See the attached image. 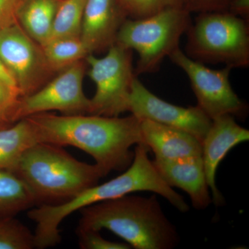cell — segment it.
<instances>
[{"instance_id":"cell-1","label":"cell","mask_w":249,"mask_h":249,"mask_svg":"<svg viewBox=\"0 0 249 249\" xmlns=\"http://www.w3.org/2000/svg\"><path fill=\"white\" fill-rule=\"evenodd\" d=\"M26 118L35 129L39 142L80 149L107 175L127 169L134 159L130 147L144 144L141 120L133 114L121 118L44 112Z\"/></svg>"},{"instance_id":"cell-2","label":"cell","mask_w":249,"mask_h":249,"mask_svg":"<svg viewBox=\"0 0 249 249\" xmlns=\"http://www.w3.org/2000/svg\"><path fill=\"white\" fill-rule=\"evenodd\" d=\"M150 149L138 144L132 163L122 175L101 185L87 188L70 200L62 204L39 205L28 212V217L36 223L35 248L55 247L61 241L59 227L64 219L86 206L116 199L134 192L148 191L164 197L180 212L189 211L188 204L178 193L167 184L160 176L152 160Z\"/></svg>"},{"instance_id":"cell-3","label":"cell","mask_w":249,"mask_h":249,"mask_svg":"<svg viewBox=\"0 0 249 249\" xmlns=\"http://www.w3.org/2000/svg\"><path fill=\"white\" fill-rule=\"evenodd\" d=\"M78 229L109 231L136 249H172L179 243L175 225L155 196H125L80 210Z\"/></svg>"},{"instance_id":"cell-4","label":"cell","mask_w":249,"mask_h":249,"mask_svg":"<svg viewBox=\"0 0 249 249\" xmlns=\"http://www.w3.org/2000/svg\"><path fill=\"white\" fill-rule=\"evenodd\" d=\"M11 171L29 187L36 206L69 201L107 175L96 163L80 161L62 146L47 142L28 149Z\"/></svg>"},{"instance_id":"cell-5","label":"cell","mask_w":249,"mask_h":249,"mask_svg":"<svg viewBox=\"0 0 249 249\" xmlns=\"http://www.w3.org/2000/svg\"><path fill=\"white\" fill-rule=\"evenodd\" d=\"M186 55L201 63L249 65V22L228 12L201 13L186 31Z\"/></svg>"},{"instance_id":"cell-6","label":"cell","mask_w":249,"mask_h":249,"mask_svg":"<svg viewBox=\"0 0 249 249\" xmlns=\"http://www.w3.org/2000/svg\"><path fill=\"white\" fill-rule=\"evenodd\" d=\"M191 22L189 11L183 7L168 8L142 19H126L115 43L139 53L136 76L154 73L179 47L180 38Z\"/></svg>"},{"instance_id":"cell-7","label":"cell","mask_w":249,"mask_h":249,"mask_svg":"<svg viewBox=\"0 0 249 249\" xmlns=\"http://www.w3.org/2000/svg\"><path fill=\"white\" fill-rule=\"evenodd\" d=\"M132 50L114 43L103 58L89 53L85 58L88 75L96 92L90 99L89 114L119 116L128 111V99L134 77Z\"/></svg>"},{"instance_id":"cell-8","label":"cell","mask_w":249,"mask_h":249,"mask_svg":"<svg viewBox=\"0 0 249 249\" xmlns=\"http://www.w3.org/2000/svg\"><path fill=\"white\" fill-rule=\"evenodd\" d=\"M168 57L186 73L197 100L198 107L211 120L227 114L234 117L246 115L247 104L236 94L229 80L231 67L211 70L189 58L179 47Z\"/></svg>"},{"instance_id":"cell-9","label":"cell","mask_w":249,"mask_h":249,"mask_svg":"<svg viewBox=\"0 0 249 249\" xmlns=\"http://www.w3.org/2000/svg\"><path fill=\"white\" fill-rule=\"evenodd\" d=\"M86 67L85 60L77 62L62 70L40 89L20 98L15 113L16 121L50 111L65 115L89 114L90 99L83 88Z\"/></svg>"},{"instance_id":"cell-10","label":"cell","mask_w":249,"mask_h":249,"mask_svg":"<svg viewBox=\"0 0 249 249\" xmlns=\"http://www.w3.org/2000/svg\"><path fill=\"white\" fill-rule=\"evenodd\" d=\"M0 60L16 80L21 98L40 89L54 72L41 46L18 22L0 29Z\"/></svg>"},{"instance_id":"cell-11","label":"cell","mask_w":249,"mask_h":249,"mask_svg":"<svg viewBox=\"0 0 249 249\" xmlns=\"http://www.w3.org/2000/svg\"><path fill=\"white\" fill-rule=\"evenodd\" d=\"M128 111L139 119H147L184 131L202 144L212 120L197 106L183 107L166 102L134 77L128 99Z\"/></svg>"},{"instance_id":"cell-12","label":"cell","mask_w":249,"mask_h":249,"mask_svg":"<svg viewBox=\"0 0 249 249\" xmlns=\"http://www.w3.org/2000/svg\"><path fill=\"white\" fill-rule=\"evenodd\" d=\"M249 139L248 129L241 127L231 115H223L212 120L202 142V160L208 185L212 193L213 203L224 204V196L215 183L216 171L223 159L232 148Z\"/></svg>"},{"instance_id":"cell-13","label":"cell","mask_w":249,"mask_h":249,"mask_svg":"<svg viewBox=\"0 0 249 249\" xmlns=\"http://www.w3.org/2000/svg\"><path fill=\"white\" fill-rule=\"evenodd\" d=\"M126 15L117 0H86L80 39L90 53L108 49L115 43Z\"/></svg>"},{"instance_id":"cell-14","label":"cell","mask_w":249,"mask_h":249,"mask_svg":"<svg viewBox=\"0 0 249 249\" xmlns=\"http://www.w3.org/2000/svg\"><path fill=\"white\" fill-rule=\"evenodd\" d=\"M152 162L167 184L186 192L195 209L204 210L213 203L201 156L173 160L155 159Z\"/></svg>"},{"instance_id":"cell-15","label":"cell","mask_w":249,"mask_h":249,"mask_svg":"<svg viewBox=\"0 0 249 249\" xmlns=\"http://www.w3.org/2000/svg\"><path fill=\"white\" fill-rule=\"evenodd\" d=\"M144 145L153 151L155 159L178 160L202 156V144L184 131L147 119H140Z\"/></svg>"},{"instance_id":"cell-16","label":"cell","mask_w":249,"mask_h":249,"mask_svg":"<svg viewBox=\"0 0 249 249\" xmlns=\"http://www.w3.org/2000/svg\"><path fill=\"white\" fill-rule=\"evenodd\" d=\"M61 0H27L18 15V23L41 47L50 40L54 18Z\"/></svg>"},{"instance_id":"cell-17","label":"cell","mask_w":249,"mask_h":249,"mask_svg":"<svg viewBox=\"0 0 249 249\" xmlns=\"http://www.w3.org/2000/svg\"><path fill=\"white\" fill-rule=\"evenodd\" d=\"M37 142L35 129L27 118L0 128V170L14 169L23 154Z\"/></svg>"},{"instance_id":"cell-18","label":"cell","mask_w":249,"mask_h":249,"mask_svg":"<svg viewBox=\"0 0 249 249\" xmlns=\"http://www.w3.org/2000/svg\"><path fill=\"white\" fill-rule=\"evenodd\" d=\"M36 206L29 187L11 170H0V219L15 217Z\"/></svg>"},{"instance_id":"cell-19","label":"cell","mask_w":249,"mask_h":249,"mask_svg":"<svg viewBox=\"0 0 249 249\" xmlns=\"http://www.w3.org/2000/svg\"><path fill=\"white\" fill-rule=\"evenodd\" d=\"M41 47L47 63L54 72L62 71L85 60L90 53L80 37L55 39Z\"/></svg>"},{"instance_id":"cell-20","label":"cell","mask_w":249,"mask_h":249,"mask_svg":"<svg viewBox=\"0 0 249 249\" xmlns=\"http://www.w3.org/2000/svg\"><path fill=\"white\" fill-rule=\"evenodd\" d=\"M85 2L86 0L60 1L54 18L50 40L80 37Z\"/></svg>"},{"instance_id":"cell-21","label":"cell","mask_w":249,"mask_h":249,"mask_svg":"<svg viewBox=\"0 0 249 249\" xmlns=\"http://www.w3.org/2000/svg\"><path fill=\"white\" fill-rule=\"evenodd\" d=\"M35 248L34 234L14 217L0 219V249Z\"/></svg>"},{"instance_id":"cell-22","label":"cell","mask_w":249,"mask_h":249,"mask_svg":"<svg viewBox=\"0 0 249 249\" xmlns=\"http://www.w3.org/2000/svg\"><path fill=\"white\" fill-rule=\"evenodd\" d=\"M132 19H142L171 7H183V0H119ZM184 8V7H183Z\"/></svg>"},{"instance_id":"cell-23","label":"cell","mask_w":249,"mask_h":249,"mask_svg":"<svg viewBox=\"0 0 249 249\" xmlns=\"http://www.w3.org/2000/svg\"><path fill=\"white\" fill-rule=\"evenodd\" d=\"M78 244L83 249H129L128 244L111 242L106 240L98 231L77 229Z\"/></svg>"},{"instance_id":"cell-24","label":"cell","mask_w":249,"mask_h":249,"mask_svg":"<svg viewBox=\"0 0 249 249\" xmlns=\"http://www.w3.org/2000/svg\"><path fill=\"white\" fill-rule=\"evenodd\" d=\"M27 0H0V29L18 22V15Z\"/></svg>"},{"instance_id":"cell-25","label":"cell","mask_w":249,"mask_h":249,"mask_svg":"<svg viewBox=\"0 0 249 249\" xmlns=\"http://www.w3.org/2000/svg\"><path fill=\"white\" fill-rule=\"evenodd\" d=\"M187 11L204 12H223L229 9L231 0H183Z\"/></svg>"},{"instance_id":"cell-26","label":"cell","mask_w":249,"mask_h":249,"mask_svg":"<svg viewBox=\"0 0 249 249\" xmlns=\"http://www.w3.org/2000/svg\"><path fill=\"white\" fill-rule=\"evenodd\" d=\"M19 93L9 88L4 82L0 80V101L9 106H17L20 99Z\"/></svg>"},{"instance_id":"cell-27","label":"cell","mask_w":249,"mask_h":249,"mask_svg":"<svg viewBox=\"0 0 249 249\" xmlns=\"http://www.w3.org/2000/svg\"><path fill=\"white\" fill-rule=\"evenodd\" d=\"M228 12L249 21V0H231Z\"/></svg>"},{"instance_id":"cell-28","label":"cell","mask_w":249,"mask_h":249,"mask_svg":"<svg viewBox=\"0 0 249 249\" xmlns=\"http://www.w3.org/2000/svg\"><path fill=\"white\" fill-rule=\"evenodd\" d=\"M16 106H9L0 101V128L14 124Z\"/></svg>"},{"instance_id":"cell-29","label":"cell","mask_w":249,"mask_h":249,"mask_svg":"<svg viewBox=\"0 0 249 249\" xmlns=\"http://www.w3.org/2000/svg\"><path fill=\"white\" fill-rule=\"evenodd\" d=\"M0 80L4 82L5 84L8 85L11 89H14L16 92L19 94V90H18L17 84H16V80L13 77L11 73H10L8 69L4 66V64L0 60ZM20 96V94H19ZM21 97V96H20Z\"/></svg>"}]
</instances>
